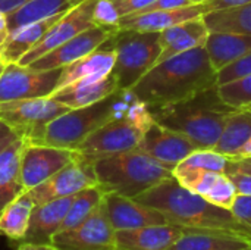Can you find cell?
Here are the masks:
<instances>
[{"label": "cell", "instance_id": "cell-18", "mask_svg": "<svg viewBox=\"0 0 251 250\" xmlns=\"http://www.w3.org/2000/svg\"><path fill=\"white\" fill-rule=\"evenodd\" d=\"M72 199L74 196H69V197L50 200L41 205H35L31 212L26 234L21 243L50 245L53 236L59 231L66 217Z\"/></svg>", "mask_w": 251, "mask_h": 250}, {"label": "cell", "instance_id": "cell-19", "mask_svg": "<svg viewBox=\"0 0 251 250\" xmlns=\"http://www.w3.org/2000/svg\"><path fill=\"white\" fill-rule=\"evenodd\" d=\"M184 231V228L169 222L116 231L115 250H168Z\"/></svg>", "mask_w": 251, "mask_h": 250}, {"label": "cell", "instance_id": "cell-44", "mask_svg": "<svg viewBox=\"0 0 251 250\" xmlns=\"http://www.w3.org/2000/svg\"><path fill=\"white\" fill-rule=\"evenodd\" d=\"M244 158H251V139L249 140V143L244 146V149L241 150L240 156L237 159H244Z\"/></svg>", "mask_w": 251, "mask_h": 250}, {"label": "cell", "instance_id": "cell-32", "mask_svg": "<svg viewBox=\"0 0 251 250\" xmlns=\"http://www.w3.org/2000/svg\"><path fill=\"white\" fill-rule=\"evenodd\" d=\"M228 162H229V158L218 153L213 149H197L191 155H188L182 162H179L175 168L225 172Z\"/></svg>", "mask_w": 251, "mask_h": 250}, {"label": "cell", "instance_id": "cell-7", "mask_svg": "<svg viewBox=\"0 0 251 250\" xmlns=\"http://www.w3.org/2000/svg\"><path fill=\"white\" fill-rule=\"evenodd\" d=\"M109 41L116 52L112 74L119 90H132L162 53L160 34L153 31L118 29Z\"/></svg>", "mask_w": 251, "mask_h": 250}, {"label": "cell", "instance_id": "cell-3", "mask_svg": "<svg viewBox=\"0 0 251 250\" xmlns=\"http://www.w3.org/2000/svg\"><path fill=\"white\" fill-rule=\"evenodd\" d=\"M149 109L154 122L190 137L200 149H213L238 108L225 103L215 85L188 99Z\"/></svg>", "mask_w": 251, "mask_h": 250}, {"label": "cell", "instance_id": "cell-48", "mask_svg": "<svg viewBox=\"0 0 251 250\" xmlns=\"http://www.w3.org/2000/svg\"><path fill=\"white\" fill-rule=\"evenodd\" d=\"M237 250H251V246L250 248H244V249H237Z\"/></svg>", "mask_w": 251, "mask_h": 250}, {"label": "cell", "instance_id": "cell-25", "mask_svg": "<svg viewBox=\"0 0 251 250\" xmlns=\"http://www.w3.org/2000/svg\"><path fill=\"white\" fill-rule=\"evenodd\" d=\"M25 147L24 139H16L0 153V212L15 197L24 193L21 180V158Z\"/></svg>", "mask_w": 251, "mask_h": 250}, {"label": "cell", "instance_id": "cell-4", "mask_svg": "<svg viewBox=\"0 0 251 250\" xmlns=\"http://www.w3.org/2000/svg\"><path fill=\"white\" fill-rule=\"evenodd\" d=\"M134 100L135 96L131 90H118L94 105L69 109L38 130L26 143L76 150L93 131L126 112Z\"/></svg>", "mask_w": 251, "mask_h": 250}, {"label": "cell", "instance_id": "cell-50", "mask_svg": "<svg viewBox=\"0 0 251 250\" xmlns=\"http://www.w3.org/2000/svg\"><path fill=\"white\" fill-rule=\"evenodd\" d=\"M0 49H1V47H0Z\"/></svg>", "mask_w": 251, "mask_h": 250}, {"label": "cell", "instance_id": "cell-14", "mask_svg": "<svg viewBox=\"0 0 251 250\" xmlns=\"http://www.w3.org/2000/svg\"><path fill=\"white\" fill-rule=\"evenodd\" d=\"M118 29L93 25L91 28L79 32L78 35L72 37L66 43L60 44L54 50L46 53L44 56L38 57L28 66L32 69L47 71V69H59L63 68L90 53L97 50L104 41H107Z\"/></svg>", "mask_w": 251, "mask_h": 250}, {"label": "cell", "instance_id": "cell-49", "mask_svg": "<svg viewBox=\"0 0 251 250\" xmlns=\"http://www.w3.org/2000/svg\"><path fill=\"white\" fill-rule=\"evenodd\" d=\"M247 108H251V106H247Z\"/></svg>", "mask_w": 251, "mask_h": 250}, {"label": "cell", "instance_id": "cell-45", "mask_svg": "<svg viewBox=\"0 0 251 250\" xmlns=\"http://www.w3.org/2000/svg\"><path fill=\"white\" fill-rule=\"evenodd\" d=\"M209 0H190V4H203Z\"/></svg>", "mask_w": 251, "mask_h": 250}, {"label": "cell", "instance_id": "cell-17", "mask_svg": "<svg viewBox=\"0 0 251 250\" xmlns=\"http://www.w3.org/2000/svg\"><path fill=\"white\" fill-rule=\"evenodd\" d=\"M204 4H188L178 9L154 10V12H132L121 16L119 29H135V31H153L160 32L169 27L199 19L206 15Z\"/></svg>", "mask_w": 251, "mask_h": 250}, {"label": "cell", "instance_id": "cell-47", "mask_svg": "<svg viewBox=\"0 0 251 250\" xmlns=\"http://www.w3.org/2000/svg\"><path fill=\"white\" fill-rule=\"evenodd\" d=\"M244 161H247V162H250L251 164V158H244Z\"/></svg>", "mask_w": 251, "mask_h": 250}, {"label": "cell", "instance_id": "cell-8", "mask_svg": "<svg viewBox=\"0 0 251 250\" xmlns=\"http://www.w3.org/2000/svg\"><path fill=\"white\" fill-rule=\"evenodd\" d=\"M71 108L49 97L22 99L0 103V119L25 141Z\"/></svg>", "mask_w": 251, "mask_h": 250}, {"label": "cell", "instance_id": "cell-16", "mask_svg": "<svg viewBox=\"0 0 251 250\" xmlns=\"http://www.w3.org/2000/svg\"><path fill=\"white\" fill-rule=\"evenodd\" d=\"M104 205L115 231L135 230L168 222L163 214L157 209L118 193H104Z\"/></svg>", "mask_w": 251, "mask_h": 250}, {"label": "cell", "instance_id": "cell-20", "mask_svg": "<svg viewBox=\"0 0 251 250\" xmlns=\"http://www.w3.org/2000/svg\"><path fill=\"white\" fill-rule=\"evenodd\" d=\"M116 60V52L110 41H104L93 53L66 65L62 68V75L57 83V88L66 87L72 83L82 80H97L109 75ZM56 88V90H57Z\"/></svg>", "mask_w": 251, "mask_h": 250}, {"label": "cell", "instance_id": "cell-13", "mask_svg": "<svg viewBox=\"0 0 251 250\" xmlns=\"http://www.w3.org/2000/svg\"><path fill=\"white\" fill-rule=\"evenodd\" d=\"M93 186H99L93 164L78 158L75 162L66 165L54 175L28 192L31 193L34 203L41 205L50 200L75 196L76 193Z\"/></svg>", "mask_w": 251, "mask_h": 250}, {"label": "cell", "instance_id": "cell-2", "mask_svg": "<svg viewBox=\"0 0 251 250\" xmlns=\"http://www.w3.org/2000/svg\"><path fill=\"white\" fill-rule=\"evenodd\" d=\"M163 214L169 224L191 231H207L238 237L251 243V230L243 225L229 209L219 208L181 186L171 177L135 197Z\"/></svg>", "mask_w": 251, "mask_h": 250}, {"label": "cell", "instance_id": "cell-39", "mask_svg": "<svg viewBox=\"0 0 251 250\" xmlns=\"http://www.w3.org/2000/svg\"><path fill=\"white\" fill-rule=\"evenodd\" d=\"M190 0H156L154 3H151L150 6L137 10V12H154V10H169V9H178V7H184L188 6Z\"/></svg>", "mask_w": 251, "mask_h": 250}, {"label": "cell", "instance_id": "cell-33", "mask_svg": "<svg viewBox=\"0 0 251 250\" xmlns=\"http://www.w3.org/2000/svg\"><path fill=\"white\" fill-rule=\"evenodd\" d=\"M219 96L222 100L234 108L251 106V74L240 80L218 85Z\"/></svg>", "mask_w": 251, "mask_h": 250}, {"label": "cell", "instance_id": "cell-46", "mask_svg": "<svg viewBox=\"0 0 251 250\" xmlns=\"http://www.w3.org/2000/svg\"><path fill=\"white\" fill-rule=\"evenodd\" d=\"M4 66H6V63L0 59V75H1V72H3V69H4Z\"/></svg>", "mask_w": 251, "mask_h": 250}, {"label": "cell", "instance_id": "cell-23", "mask_svg": "<svg viewBox=\"0 0 251 250\" xmlns=\"http://www.w3.org/2000/svg\"><path fill=\"white\" fill-rule=\"evenodd\" d=\"M209 59L219 72L229 63L251 53V34L238 32H209L204 43Z\"/></svg>", "mask_w": 251, "mask_h": 250}, {"label": "cell", "instance_id": "cell-29", "mask_svg": "<svg viewBox=\"0 0 251 250\" xmlns=\"http://www.w3.org/2000/svg\"><path fill=\"white\" fill-rule=\"evenodd\" d=\"M247 240L207 231L185 230L168 250H237L250 248Z\"/></svg>", "mask_w": 251, "mask_h": 250}, {"label": "cell", "instance_id": "cell-37", "mask_svg": "<svg viewBox=\"0 0 251 250\" xmlns=\"http://www.w3.org/2000/svg\"><path fill=\"white\" fill-rule=\"evenodd\" d=\"M232 215L247 228L251 230V196L250 194H237L231 209Z\"/></svg>", "mask_w": 251, "mask_h": 250}, {"label": "cell", "instance_id": "cell-5", "mask_svg": "<svg viewBox=\"0 0 251 250\" xmlns=\"http://www.w3.org/2000/svg\"><path fill=\"white\" fill-rule=\"evenodd\" d=\"M93 168L104 193H118L131 199L174 177L172 168L138 149L99 159Z\"/></svg>", "mask_w": 251, "mask_h": 250}, {"label": "cell", "instance_id": "cell-36", "mask_svg": "<svg viewBox=\"0 0 251 250\" xmlns=\"http://www.w3.org/2000/svg\"><path fill=\"white\" fill-rule=\"evenodd\" d=\"M251 74V53L229 63L228 66L222 68L219 72H218V85L221 84H226V83H231V81H235V80H240L246 75H250Z\"/></svg>", "mask_w": 251, "mask_h": 250}, {"label": "cell", "instance_id": "cell-43", "mask_svg": "<svg viewBox=\"0 0 251 250\" xmlns=\"http://www.w3.org/2000/svg\"><path fill=\"white\" fill-rule=\"evenodd\" d=\"M16 250H56L51 245H32V243H19Z\"/></svg>", "mask_w": 251, "mask_h": 250}, {"label": "cell", "instance_id": "cell-31", "mask_svg": "<svg viewBox=\"0 0 251 250\" xmlns=\"http://www.w3.org/2000/svg\"><path fill=\"white\" fill-rule=\"evenodd\" d=\"M103 197H104V190L100 186H93L76 193L72 199V203L57 233L71 230L78 224H81L82 221H85L101 203Z\"/></svg>", "mask_w": 251, "mask_h": 250}, {"label": "cell", "instance_id": "cell-40", "mask_svg": "<svg viewBox=\"0 0 251 250\" xmlns=\"http://www.w3.org/2000/svg\"><path fill=\"white\" fill-rule=\"evenodd\" d=\"M247 3H251V0H209L203 4L206 6V10L209 13V12H215V10H224V9L244 6Z\"/></svg>", "mask_w": 251, "mask_h": 250}, {"label": "cell", "instance_id": "cell-1", "mask_svg": "<svg viewBox=\"0 0 251 250\" xmlns=\"http://www.w3.org/2000/svg\"><path fill=\"white\" fill-rule=\"evenodd\" d=\"M215 85H218V72L204 46H200L156 63L131 91L147 108H159Z\"/></svg>", "mask_w": 251, "mask_h": 250}, {"label": "cell", "instance_id": "cell-11", "mask_svg": "<svg viewBox=\"0 0 251 250\" xmlns=\"http://www.w3.org/2000/svg\"><path fill=\"white\" fill-rule=\"evenodd\" d=\"M97 0H82L76 6L66 10L44 34L41 41L26 52L18 62L22 66H28L38 57L54 50L60 44L66 43L79 32L91 28L94 24V7Z\"/></svg>", "mask_w": 251, "mask_h": 250}, {"label": "cell", "instance_id": "cell-42", "mask_svg": "<svg viewBox=\"0 0 251 250\" xmlns=\"http://www.w3.org/2000/svg\"><path fill=\"white\" fill-rule=\"evenodd\" d=\"M29 0H0V10L6 15H10L16 9H19L22 4H25Z\"/></svg>", "mask_w": 251, "mask_h": 250}, {"label": "cell", "instance_id": "cell-28", "mask_svg": "<svg viewBox=\"0 0 251 250\" xmlns=\"http://www.w3.org/2000/svg\"><path fill=\"white\" fill-rule=\"evenodd\" d=\"M81 1L82 0H29L25 4H22L19 9L7 15L9 32L26 24L38 22L41 19L66 12Z\"/></svg>", "mask_w": 251, "mask_h": 250}, {"label": "cell", "instance_id": "cell-6", "mask_svg": "<svg viewBox=\"0 0 251 250\" xmlns=\"http://www.w3.org/2000/svg\"><path fill=\"white\" fill-rule=\"evenodd\" d=\"M151 122L150 109L135 97L126 112L93 131L78 146L76 152L82 161L94 164L99 159L134 150Z\"/></svg>", "mask_w": 251, "mask_h": 250}, {"label": "cell", "instance_id": "cell-27", "mask_svg": "<svg viewBox=\"0 0 251 250\" xmlns=\"http://www.w3.org/2000/svg\"><path fill=\"white\" fill-rule=\"evenodd\" d=\"M35 203L29 192L21 193L0 212V234L21 243L26 234L31 212Z\"/></svg>", "mask_w": 251, "mask_h": 250}, {"label": "cell", "instance_id": "cell-35", "mask_svg": "<svg viewBox=\"0 0 251 250\" xmlns=\"http://www.w3.org/2000/svg\"><path fill=\"white\" fill-rule=\"evenodd\" d=\"M121 15L113 6L112 0H97L94 7V24L100 27H107L119 29Z\"/></svg>", "mask_w": 251, "mask_h": 250}, {"label": "cell", "instance_id": "cell-21", "mask_svg": "<svg viewBox=\"0 0 251 250\" xmlns=\"http://www.w3.org/2000/svg\"><path fill=\"white\" fill-rule=\"evenodd\" d=\"M118 90L119 87H118L116 78L110 72L109 75L103 78L82 80V81L72 83L66 87L57 88L50 94V97L71 109H78V108L94 105L109 97Z\"/></svg>", "mask_w": 251, "mask_h": 250}, {"label": "cell", "instance_id": "cell-22", "mask_svg": "<svg viewBox=\"0 0 251 250\" xmlns=\"http://www.w3.org/2000/svg\"><path fill=\"white\" fill-rule=\"evenodd\" d=\"M159 34H160L162 53L157 57L156 63H160L172 56L181 55L191 49L204 46L209 35V29L203 18H199L169 27L160 31Z\"/></svg>", "mask_w": 251, "mask_h": 250}, {"label": "cell", "instance_id": "cell-38", "mask_svg": "<svg viewBox=\"0 0 251 250\" xmlns=\"http://www.w3.org/2000/svg\"><path fill=\"white\" fill-rule=\"evenodd\" d=\"M156 0H112L113 6L116 7L118 13L121 16L141 10L147 6H150L151 3H154Z\"/></svg>", "mask_w": 251, "mask_h": 250}, {"label": "cell", "instance_id": "cell-15", "mask_svg": "<svg viewBox=\"0 0 251 250\" xmlns=\"http://www.w3.org/2000/svg\"><path fill=\"white\" fill-rule=\"evenodd\" d=\"M137 149L175 169L179 162L200 147L190 137L153 121L144 133Z\"/></svg>", "mask_w": 251, "mask_h": 250}, {"label": "cell", "instance_id": "cell-12", "mask_svg": "<svg viewBox=\"0 0 251 250\" xmlns=\"http://www.w3.org/2000/svg\"><path fill=\"white\" fill-rule=\"evenodd\" d=\"M78 158L79 153L72 149L31 144L25 141L21 158V180L24 190L28 192L37 187Z\"/></svg>", "mask_w": 251, "mask_h": 250}, {"label": "cell", "instance_id": "cell-24", "mask_svg": "<svg viewBox=\"0 0 251 250\" xmlns=\"http://www.w3.org/2000/svg\"><path fill=\"white\" fill-rule=\"evenodd\" d=\"M63 13L65 12L57 13L50 18H46V19H41L38 22L26 24V25L9 32L4 44L0 49V59L4 63H18L26 52H29L34 46H37L41 41L44 34L50 29V27Z\"/></svg>", "mask_w": 251, "mask_h": 250}, {"label": "cell", "instance_id": "cell-41", "mask_svg": "<svg viewBox=\"0 0 251 250\" xmlns=\"http://www.w3.org/2000/svg\"><path fill=\"white\" fill-rule=\"evenodd\" d=\"M16 139H19L18 134H16L9 125H6V124L0 119V153H1L10 143H13Z\"/></svg>", "mask_w": 251, "mask_h": 250}, {"label": "cell", "instance_id": "cell-26", "mask_svg": "<svg viewBox=\"0 0 251 250\" xmlns=\"http://www.w3.org/2000/svg\"><path fill=\"white\" fill-rule=\"evenodd\" d=\"M250 139L251 108H240L228 118L213 150L229 159H237Z\"/></svg>", "mask_w": 251, "mask_h": 250}, {"label": "cell", "instance_id": "cell-30", "mask_svg": "<svg viewBox=\"0 0 251 250\" xmlns=\"http://www.w3.org/2000/svg\"><path fill=\"white\" fill-rule=\"evenodd\" d=\"M209 32L251 34V3L203 15Z\"/></svg>", "mask_w": 251, "mask_h": 250}, {"label": "cell", "instance_id": "cell-9", "mask_svg": "<svg viewBox=\"0 0 251 250\" xmlns=\"http://www.w3.org/2000/svg\"><path fill=\"white\" fill-rule=\"evenodd\" d=\"M62 68L59 69H32L19 63H6L0 75V103L49 97L56 88Z\"/></svg>", "mask_w": 251, "mask_h": 250}, {"label": "cell", "instance_id": "cell-34", "mask_svg": "<svg viewBox=\"0 0 251 250\" xmlns=\"http://www.w3.org/2000/svg\"><path fill=\"white\" fill-rule=\"evenodd\" d=\"M226 177L234 183L240 194L251 196V164L244 159H229L225 168Z\"/></svg>", "mask_w": 251, "mask_h": 250}, {"label": "cell", "instance_id": "cell-10", "mask_svg": "<svg viewBox=\"0 0 251 250\" xmlns=\"http://www.w3.org/2000/svg\"><path fill=\"white\" fill-rule=\"evenodd\" d=\"M115 234L103 197L85 221L71 230L56 233L50 245L56 250H115Z\"/></svg>", "mask_w": 251, "mask_h": 250}]
</instances>
